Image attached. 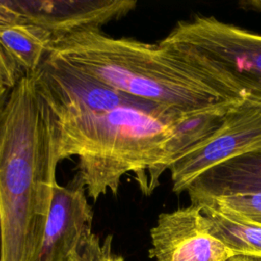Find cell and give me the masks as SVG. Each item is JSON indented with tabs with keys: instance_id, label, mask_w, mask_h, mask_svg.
<instances>
[{
	"instance_id": "obj_13",
	"label": "cell",
	"mask_w": 261,
	"mask_h": 261,
	"mask_svg": "<svg viewBox=\"0 0 261 261\" xmlns=\"http://www.w3.org/2000/svg\"><path fill=\"white\" fill-rule=\"evenodd\" d=\"M27 74L0 42V87L11 91Z\"/></svg>"
},
{
	"instance_id": "obj_5",
	"label": "cell",
	"mask_w": 261,
	"mask_h": 261,
	"mask_svg": "<svg viewBox=\"0 0 261 261\" xmlns=\"http://www.w3.org/2000/svg\"><path fill=\"white\" fill-rule=\"evenodd\" d=\"M258 149H261V108L239 103L227 112L217 130L170 166L172 191L187 192L208 169Z\"/></svg>"
},
{
	"instance_id": "obj_6",
	"label": "cell",
	"mask_w": 261,
	"mask_h": 261,
	"mask_svg": "<svg viewBox=\"0 0 261 261\" xmlns=\"http://www.w3.org/2000/svg\"><path fill=\"white\" fill-rule=\"evenodd\" d=\"M150 236L149 256L155 261H228L238 256L210 232L194 204L159 214Z\"/></svg>"
},
{
	"instance_id": "obj_12",
	"label": "cell",
	"mask_w": 261,
	"mask_h": 261,
	"mask_svg": "<svg viewBox=\"0 0 261 261\" xmlns=\"http://www.w3.org/2000/svg\"><path fill=\"white\" fill-rule=\"evenodd\" d=\"M195 200L207 201L249 222L261 226V193L222 197H200L191 201Z\"/></svg>"
},
{
	"instance_id": "obj_10",
	"label": "cell",
	"mask_w": 261,
	"mask_h": 261,
	"mask_svg": "<svg viewBox=\"0 0 261 261\" xmlns=\"http://www.w3.org/2000/svg\"><path fill=\"white\" fill-rule=\"evenodd\" d=\"M191 204L200 208L210 232L238 256L261 258V226L204 200Z\"/></svg>"
},
{
	"instance_id": "obj_9",
	"label": "cell",
	"mask_w": 261,
	"mask_h": 261,
	"mask_svg": "<svg viewBox=\"0 0 261 261\" xmlns=\"http://www.w3.org/2000/svg\"><path fill=\"white\" fill-rule=\"evenodd\" d=\"M187 192L190 200L261 193V149L208 169L191 184Z\"/></svg>"
},
{
	"instance_id": "obj_20",
	"label": "cell",
	"mask_w": 261,
	"mask_h": 261,
	"mask_svg": "<svg viewBox=\"0 0 261 261\" xmlns=\"http://www.w3.org/2000/svg\"><path fill=\"white\" fill-rule=\"evenodd\" d=\"M0 261H2V228H1V217H0Z\"/></svg>"
},
{
	"instance_id": "obj_15",
	"label": "cell",
	"mask_w": 261,
	"mask_h": 261,
	"mask_svg": "<svg viewBox=\"0 0 261 261\" xmlns=\"http://www.w3.org/2000/svg\"><path fill=\"white\" fill-rule=\"evenodd\" d=\"M19 22L25 21L6 4L5 0H0V25L14 24Z\"/></svg>"
},
{
	"instance_id": "obj_18",
	"label": "cell",
	"mask_w": 261,
	"mask_h": 261,
	"mask_svg": "<svg viewBox=\"0 0 261 261\" xmlns=\"http://www.w3.org/2000/svg\"><path fill=\"white\" fill-rule=\"evenodd\" d=\"M9 93H10L9 90L0 87V112L2 111V109H3L4 105H5V102L7 100V97L9 95Z\"/></svg>"
},
{
	"instance_id": "obj_14",
	"label": "cell",
	"mask_w": 261,
	"mask_h": 261,
	"mask_svg": "<svg viewBox=\"0 0 261 261\" xmlns=\"http://www.w3.org/2000/svg\"><path fill=\"white\" fill-rule=\"evenodd\" d=\"M101 254V242L94 232L87 238L70 255L67 261H98Z\"/></svg>"
},
{
	"instance_id": "obj_3",
	"label": "cell",
	"mask_w": 261,
	"mask_h": 261,
	"mask_svg": "<svg viewBox=\"0 0 261 261\" xmlns=\"http://www.w3.org/2000/svg\"><path fill=\"white\" fill-rule=\"evenodd\" d=\"M48 55L116 91L180 114L234 102L196 76L158 44L111 37L101 29L55 39Z\"/></svg>"
},
{
	"instance_id": "obj_4",
	"label": "cell",
	"mask_w": 261,
	"mask_h": 261,
	"mask_svg": "<svg viewBox=\"0 0 261 261\" xmlns=\"http://www.w3.org/2000/svg\"><path fill=\"white\" fill-rule=\"evenodd\" d=\"M158 45L227 100L261 108V35L196 15Z\"/></svg>"
},
{
	"instance_id": "obj_16",
	"label": "cell",
	"mask_w": 261,
	"mask_h": 261,
	"mask_svg": "<svg viewBox=\"0 0 261 261\" xmlns=\"http://www.w3.org/2000/svg\"><path fill=\"white\" fill-rule=\"evenodd\" d=\"M98 261H125L122 256L112 252V236L108 234L101 243V254Z\"/></svg>"
},
{
	"instance_id": "obj_17",
	"label": "cell",
	"mask_w": 261,
	"mask_h": 261,
	"mask_svg": "<svg viewBox=\"0 0 261 261\" xmlns=\"http://www.w3.org/2000/svg\"><path fill=\"white\" fill-rule=\"evenodd\" d=\"M241 9L261 13V0H242L238 3Z\"/></svg>"
},
{
	"instance_id": "obj_11",
	"label": "cell",
	"mask_w": 261,
	"mask_h": 261,
	"mask_svg": "<svg viewBox=\"0 0 261 261\" xmlns=\"http://www.w3.org/2000/svg\"><path fill=\"white\" fill-rule=\"evenodd\" d=\"M0 42L27 73H32L48 55L53 36L29 22L0 25Z\"/></svg>"
},
{
	"instance_id": "obj_19",
	"label": "cell",
	"mask_w": 261,
	"mask_h": 261,
	"mask_svg": "<svg viewBox=\"0 0 261 261\" xmlns=\"http://www.w3.org/2000/svg\"><path fill=\"white\" fill-rule=\"evenodd\" d=\"M228 261H261V258H254V257H247V256H236L229 259Z\"/></svg>"
},
{
	"instance_id": "obj_8",
	"label": "cell",
	"mask_w": 261,
	"mask_h": 261,
	"mask_svg": "<svg viewBox=\"0 0 261 261\" xmlns=\"http://www.w3.org/2000/svg\"><path fill=\"white\" fill-rule=\"evenodd\" d=\"M94 212L85 187L75 178L56 185L36 261H67L92 231Z\"/></svg>"
},
{
	"instance_id": "obj_7",
	"label": "cell",
	"mask_w": 261,
	"mask_h": 261,
	"mask_svg": "<svg viewBox=\"0 0 261 261\" xmlns=\"http://www.w3.org/2000/svg\"><path fill=\"white\" fill-rule=\"evenodd\" d=\"M25 22L39 25L53 40L90 29H101L133 9V0H5Z\"/></svg>"
},
{
	"instance_id": "obj_2",
	"label": "cell",
	"mask_w": 261,
	"mask_h": 261,
	"mask_svg": "<svg viewBox=\"0 0 261 261\" xmlns=\"http://www.w3.org/2000/svg\"><path fill=\"white\" fill-rule=\"evenodd\" d=\"M59 162L54 117L28 73L0 112L2 261L37 260Z\"/></svg>"
},
{
	"instance_id": "obj_1",
	"label": "cell",
	"mask_w": 261,
	"mask_h": 261,
	"mask_svg": "<svg viewBox=\"0 0 261 261\" xmlns=\"http://www.w3.org/2000/svg\"><path fill=\"white\" fill-rule=\"evenodd\" d=\"M51 112L58 159L79 158L75 178L94 201L108 192L116 196L129 172L152 194L167 170L175 123L186 115L138 98L111 109Z\"/></svg>"
}]
</instances>
